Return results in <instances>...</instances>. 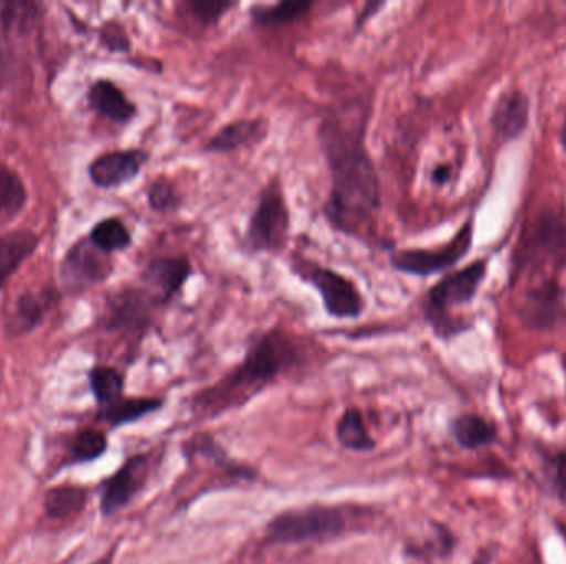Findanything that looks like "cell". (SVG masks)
Masks as SVG:
<instances>
[{
	"label": "cell",
	"mask_w": 566,
	"mask_h": 564,
	"mask_svg": "<svg viewBox=\"0 0 566 564\" xmlns=\"http://www.w3.org/2000/svg\"><path fill=\"white\" fill-rule=\"evenodd\" d=\"M432 545L429 552L434 553L439 558H448L454 553L455 546H458V539H455L454 533L448 529V526L442 525V523H434L432 525Z\"/></svg>",
	"instance_id": "d6a6232c"
},
{
	"label": "cell",
	"mask_w": 566,
	"mask_h": 564,
	"mask_svg": "<svg viewBox=\"0 0 566 564\" xmlns=\"http://www.w3.org/2000/svg\"><path fill=\"white\" fill-rule=\"evenodd\" d=\"M542 473L545 483L558 502L566 506V446L541 449Z\"/></svg>",
	"instance_id": "83f0119b"
},
{
	"label": "cell",
	"mask_w": 566,
	"mask_h": 564,
	"mask_svg": "<svg viewBox=\"0 0 566 564\" xmlns=\"http://www.w3.org/2000/svg\"><path fill=\"white\" fill-rule=\"evenodd\" d=\"M90 390L99 407L122 400L125 393V376L113 366H95L88 374Z\"/></svg>",
	"instance_id": "484cf974"
},
{
	"label": "cell",
	"mask_w": 566,
	"mask_h": 564,
	"mask_svg": "<svg viewBox=\"0 0 566 564\" xmlns=\"http://www.w3.org/2000/svg\"><path fill=\"white\" fill-rule=\"evenodd\" d=\"M315 3L308 0H282L272 6H252L249 9V19L259 29L290 25L296 20L303 19Z\"/></svg>",
	"instance_id": "603a6c76"
},
{
	"label": "cell",
	"mask_w": 566,
	"mask_h": 564,
	"mask_svg": "<svg viewBox=\"0 0 566 564\" xmlns=\"http://www.w3.org/2000/svg\"><path fill=\"white\" fill-rule=\"evenodd\" d=\"M148 205L158 214H171L179 211L182 198L178 189L168 179H158L148 189Z\"/></svg>",
	"instance_id": "4dcf8cb0"
},
{
	"label": "cell",
	"mask_w": 566,
	"mask_h": 564,
	"mask_svg": "<svg viewBox=\"0 0 566 564\" xmlns=\"http://www.w3.org/2000/svg\"><path fill=\"white\" fill-rule=\"evenodd\" d=\"M452 178H454V168H452L451 164H446V162H442V164H438L434 169H432L431 182L434 185H439V188H444V185H448L449 182L452 181Z\"/></svg>",
	"instance_id": "e575fe53"
},
{
	"label": "cell",
	"mask_w": 566,
	"mask_h": 564,
	"mask_svg": "<svg viewBox=\"0 0 566 564\" xmlns=\"http://www.w3.org/2000/svg\"><path fill=\"white\" fill-rule=\"evenodd\" d=\"M116 549L109 550L106 555H103L102 558L96 560V562L90 564H113V560H115Z\"/></svg>",
	"instance_id": "8d00e7d4"
},
{
	"label": "cell",
	"mask_w": 566,
	"mask_h": 564,
	"mask_svg": "<svg viewBox=\"0 0 566 564\" xmlns=\"http://www.w3.org/2000/svg\"><path fill=\"white\" fill-rule=\"evenodd\" d=\"M56 297L52 291H40V294H23L15 301L12 313L7 318V330L13 337L30 333L35 330L46 311L55 304Z\"/></svg>",
	"instance_id": "d6986e66"
},
{
	"label": "cell",
	"mask_w": 566,
	"mask_h": 564,
	"mask_svg": "<svg viewBox=\"0 0 566 564\" xmlns=\"http://www.w3.org/2000/svg\"><path fill=\"white\" fill-rule=\"evenodd\" d=\"M108 450V437L103 430L82 429L72 437L66 454V466L88 464L105 456Z\"/></svg>",
	"instance_id": "d4e9b609"
},
{
	"label": "cell",
	"mask_w": 566,
	"mask_h": 564,
	"mask_svg": "<svg viewBox=\"0 0 566 564\" xmlns=\"http://www.w3.org/2000/svg\"><path fill=\"white\" fill-rule=\"evenodd\" d=\"M292 231L289 201L277 179L259 192L254 211L249 217L242 251L249 255L281 254Z\"/></svg>",
	"instance_id": "8992f818"
},
{
	"label": "cell",
	"mask_w": 566,
	"mask_h": 564,
	"mask_svg": "<svg viewBox=\"0 0 566 564\" xmlns=\"http://www.w3.org/2000/svg\"><path fill=\"white\" fill-rule=\"evenodd\" d=\"M352 532V513L342 506H315L290 509L275 515L265 525L271 545L326 543Z\"/></svg>",
	"instance_id": "277c9868"
},
{
	"label": "cell",
	"mask_w": 566,
	"mask_h": 564,
	"mask_svg": "<svg viewBox=\"0 0 566 564\" xmlns=\"http://www.w3.org/2000/svg\"><path fill=\"white\" fill-rule=\"evenodd\" d=\"M271 123L265 118H239L222 126L205 145V152L228 155L239 149L255 148L269 138Z\"/></svg>",
	"instance_id": "9a60e30c"
},
{
	"label": "cell",
	"mask_w": 566,
	"mask_h": 564,
	"mask_svg": "<svg viewBox=\"0 0 566 564\" xmlns=\"http://www.w3.org/2000/svg\"><path fill=\"white\" fill-rule=\"evenodd\" d=\"M188 7L189 15L201 23L202 26H214L228 15L229 10L238 7V2L231 0H189L185 3Z\"/></svg>",
	"instance_id": "f546056e"
},
{
	"label": "cell",
	"mask_w": 566,
	"mask_h": 564,
	"mask_svg": "<svg viewBox=\"0 0 566 564\" xmlns=\"http://www.w3.org/2000/svg\"><path fill=\"white\" fill-rule=\"evenodd\" d=\"M449 434L464 450H481L494 446L499 440V427L482 414L464 413L449 423Z\"/></svg>",
	"instance_id": "e0dca14e"
},
{
	"label": "cell",
	"mask_w": 566,
	"mask_h": 564,
	"mask_svg": "<svg viewBox=\"0 0 566 564\" xmlns=\"http://www.w3.org/2000/svg\"><path fill=\"white\" fill-rule=\"evenodd\" d=\"M113 272L108 254L98 251L90 238L80 241L66 254L62 264L63 287L69 291H85L102 284Z\"/></svg>",
	"instance_id": "8fae6325"
},
{
	"label": "cell",
	"mask_w": 566,
	"mask_h": 564,
	"mask_svg": "<svg viewBox=\"0 0 566 564\" xmlns=\"http://www.w3.org/2000/svg\"><path fill=\"white\" fill-rule=\"evenodd\" d=\"M386 6H388V2H385V0H371V2H366L365 6H363L361 12H359L358 19H356V29H363V25H366L369 20L375 19Z\"/></svg>",
	"instance_id": "836d02e7"
},
{
	"label": "cell",
	"mask_w": 566,
	"mask_h": 564,
	"mask_svg": "<svg viewBox=\"0 0 566 564\" xmlns=\"http://www.w3.org/2000/svg\"><path fill=\"white\" fill-rule=\"evenodd\" d=\"M40 238L32 232H12L0 237V287L35 251Z\"/></svg>",
	"instance_id": "cb8c5ba5"
},
{
	"label": "cell",
	"mask_w": 566,
	"mask_h": 564,
	"mask_svg": "<svg viewBox=\"0 0 566 564\" xmlns=\"http://www.w3.org/2000/svg\"><path fill=\"white\" fill-rule=\"evenodd\" d=\"M0 393H2V374H0Z\"/></svg>",
	"instance_id": "f35d334b"
},
{
	"label": "cell",
	"mask_w": 566,
	"mask_h": 564,
	"mask_svg": "<svg viewBox=\"0 0 566 564\" xmlns=\"http://www.w3.org/2000/svg\"><path fill=\"white\" fill-rule=\"evenodd\" d=\"M25 202L27 191L22 179L12 169L0 164V214L13 217L22 211Z\"/></svg>",
	"instance_id": "f1b7e54d"
},
{
	"label": "cell",
	"mask_w": 566,
	"mask_h": 564,
	"mask_svg": "<svg viewBox=\"0 0 566 564\" xmlns=\"http://www.w3.org/2000/svg\"><path fill=\"white\" fill-rule=\"evenodd\" d=\"M518 320L528 330L554 331L566 324V291L558 278H544L525 291L518 304Z\"/></svg>",
	"instance_id": "30bf717a"
},
{
	"label": "cell",
	"mask_w": 566,
	"mask_h": 564,
	"mask_svg": "<svg viewBox=\"0 0 566 564\" xmlns=\"http://www.w3.org/2000/svg\"><path fill=\"white\" fill-rule=\"evenodd\" d=\"M151 454L128 457L99 487V512L113 517L125 510L145 490L151 476Z\"/></svg>",
	"instance_id": "9c48e42d"
},
{
	"label": "cell",
	"mask_w": 566,
	"mask_h": 564,
	"mask_svg": "<svg viewBox=\"0 0 566 564\" xmlns=\"http://www.w3.org/2000/svg\"><path fill=\"white\" fill-rule=\"evenodd\" d=\"M336 443L349 453H371L376 449V440L368 433L361 411L358 407H346L336 423Z\"/></svg>",
	"instance_id": "7402d4cb"
},
{
	"label": "cell",
	"mask_w": 566,
	"mask_h": 564,
	"mask_svg": "<svg viewBox=\"0 0 566 564\" xmlns=\"http://www.w3.org/2000/svg\"><path fill=\"white\" fill-rule=\"evenodd\" d=\"M290 268L300 280L318 291L323 310L328 317L356 320L365 313V297L352 278L308 258H295Z\"/></svg>",
	"instance_id": "52a82bcc"
},
{
	"label": "cell",
	"mask_w": 566,
	"mask_h": 564,
	"mask_svg": "<svg viewBox=\"0 0 566 564\" xmlns=\"http://www.w3.org/2000/svg\"><path fill=\"white\" fill-rule=\"evenodd\" d=\"M531 96L521 88H509L495 99L491 126L502 145L522 138L531 125Z\"/></svg>",
	"instance_id": "5bb4252c"
},
{
	"label": "cell",
	"mask_w": 566,
	"mask_h": 564,
	"mask_svg": "<svg viewBox=\"0 0 566 564\" xmlns=\"http://www.w3.org/2000/svg\"><path fill=\"white\" fill-rule=\"evenodd\" d=\"M88 102L98 115L118 125H126L138 115L135 103L129 102L125 93L109 79L93 83L88 92Z\"/></svg>",
	"instance_id": "ac0fdd59"
},
{
	"label": "cell",
	"mask_w": 566,
	"mask_h": 564,
	"mask_svg": "<svg viewBox=\"0 0 566 564\" xmlns=\"http://www.w3.org/2000/svg\"><path fill=\"white\" fill-rule=\"evenodd\" d=\"M165 406V401L159 397H125L109 404V406L99 407L96 419L108 424L112 429L126 426V424L136 423L149 414L156 413Z\"/></svg>",
	"instance_id": "44dd1931"
},
{
	"label": "cell",
	"mask_w": 566,
	"mask_h": 564,
	"mask_svg": "<svg viewBox=\"0 0 566 564\" xmlns=\"http://www.w3.org/2000/svg\"><path fill=\"white\" fill-rule=\"evenodd\" d=\"M148 161L149 152L145 149L106 152L90 164V179L102 189L122 188L135 181Z\"/></svg>",
	"instance_id": "4fadbf2b"
},
{
	"label": "cell",
	"mask_w": 566,
	"mask_h": 564,
	"mask_svg": "<svg viewBox=\"0 0 566 564\" xmlns=\"http://www.w3.org/2000/svg\"><path fill=\"white\" fill-rule=\"evenodd\" d=\"M474 245V224L469 219L458 234L438 248H402L389 254L392 270L409 277L428 278L451 270L464 260Z\"/></svg>",
	"instance_id": "ba28073f"
},
{
	"label": "cell",
	"mask_w": 566,
	"mask_h": 564,
	"mask_svg": "<svg viewBox=\"0 0 566 564\" xmlns=\"http://www.w3.org/2000/svg\"><path fill=\"white\" fill-rule=\"evenodd\" d=\"M485 258L472 262L436 281L422 301V315L438 340L451 341L472 330V321L455 317V308L471 305L488 278Z\"/></svg>",
	"instance_id": "3957f363"
},
{
	"label": "cell",
	"mask_w": 566,
	"mask_h": 564,
	"mask_svg": "<svg viewBox=\"0 0 566 564\" xmlns=\"http://www.w3.org/2000/svg\"><path fill=\"white\" fill-rule=\"evenodd\" d=\"M192 274L195 270L186 255H163L149 260L139 278L145 285V290L165 307L185 290Z\"/></svg>",
	"instance_id": "7c38bea8"
},
{
	"label": "cell",
	"mask_w": 566,
	"mask_h": 564,
	"mask_svg": "<svg viewBox=\"0 0 566 564\" xmlns=\"http://www.w3.org/2000/svg\"><path fill=\"white\" fill-rule=\"evenodd\" d=\"M371 106L332 113L319 121L316 139L329 171V192L323 215L336 232L363 237L381 211V182L366 146Z\"/></svg>",
	"instance_id": "6da1fadb"
},
{
	"label": "cell",
	"mask_w": 566,
	"mask_h": 564,
	"mask_svg": "<svg viewBox=\"0 0 566 564\" xmlns=\"http://www.w3.org/2000/svg\"><path fill=\"white\" fill-rule=\"evenodd\" d=\"M90 241L105 254L126 251L132 245V232L118 217H108L98 222L90 234Z\"/></svg>",
	"instance_id": "4316f807"
},
{
	"label": "cell",
	"mask_w": 566,
	"mask_h": 564,
	"mask_svg": "<svg viewBox=\"0 0 566 564\" xmlns=\"http://www.w3.org/2000/svg\"><path fill=\"white\" fill-rule=\"evenodd\" d=\"M566 268V212L548 207L538 212L522 231L514 248V270L521 275Z\"/></svg>",
	"instance_id": "5b68a950"
},
{
	"label": "cell",
	"mask_w": 566,
	"mask_h": 564,
	"mask_svg": "<svg viewBox=\"0 0 566 564\" xmlns=\"http://www.w3.org/2000/svg\"><path fill=\"white\" fill-rule=\"evenodd\" d=\"M161 307L146 290H123L109 301L106 324L109 328H135L146 330L151 323V310Z\"/></svg>",
	"instance_id": "2e32d148"
},
{
	"label": "cell",
	"mask_w": 566,
	"mask_h": 564,
	"mask_svg": "<svg viewBox=\"0 0 566 564\" xmlns=\"http://www.w3.org/2000/svg\"><path fill=\"white\" fill-rule=\"evenodd\" d=\"M99 40L113 53H128L132 50V40L125 26L119 22H106L99 30Z\"/></svg>",
	"instance_id": "1f68e13d"
},
{
	"label": "cell",
	"mask_w": 566,
	"mask_h": 564,
	"mask_svg": "<svg viewBox=\"0 0 566 564\" xmlns=\"http://www.w3.org/2000/svg\"><path fill=\"white\" fill-rule=\"evenodd\" d=\"M88 503V490L73 483L53 487L45 493L43 510L52 522H69L85 510Z\"/></svg>",
	"instance_id": "ffe728a7"
},
{
	"label": "cell",
	"mask_w": 566,
	"mask_h": 564,
	"mask_svg": "<svg viewBox=\"0 0 566 564\" xmlns=\"http://www.w3.org/2000/svg\"><path fill=\"white\" fill-rule=\"evenodd\" d=\"M560 145L562 148H564L565 155H566V115L564 119V125H562L560 129Z\"/></svg>",
	"instance_id": "74e56055"
},
{
	"label": "cell",
	"mask_w": 566,
	"mask_h": 564,
	"mask_svg": "<svg viewBox=\"0 0 566 564\" xmlns=\"http://www.w3.org/2000/svg\"><path fill=\"white\" fill-rule=\"evenodd\" d=\"M495 552L491 549L479 550L475 558L472 560V564H494Z\"/></svg>",
	"instance_id": "d590c367"
},
{
	"label": "cell",
	"mask_w": 566,
	"mask_h": 564,
	"mask_svg": "<svg viewBox=\"0 0 566 564\" xmlns=\"http://www.w3.org/2000/svg\"><path fill=\"white\" fill-rule=\"evenodd\" d=\"M298 363L296 341L285 331L269 330L249 344L244 360L231 373L199 394L196 404L211 409L212 414L242 406Z\"/></svg>",
	"instance_id": "7a4b0ae2"
}]
</instances>
